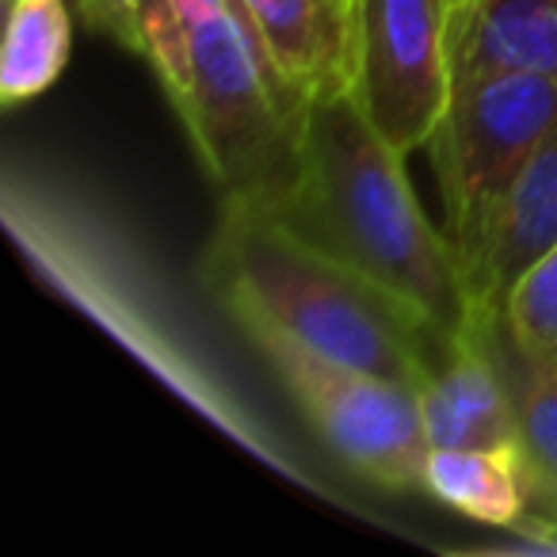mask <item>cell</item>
Masks as SVG:
<instances>
[{
	"mask_svg": "<svg viewBox=\"0 0 557 557\" xmlns=\"http://www.w3.org/2000/svg\"><path fill=\"white\" fill-rule=\"evenodd\" d=\"M557 245V126L546 134L531 161L519 169L500 202L488 214L470 260H466V290L473 313H504L516 278L539 256Z\"/></svg>",
	"mask_w": 557,
	"mask_h": 557,
	"instance_id": "52a82bcc",
	"label": "cell"
},
{
	"mask_svg": "<svg viewBox=\"0 0 557 557\" xmlns=\"http://www.w3.org/2000/svg\"><path fill=\"white\" fill-rule=\"evenodd\" d=\"M271 214L389 290L443 336L455 341L470 329L462 263L447 233L420 210L405 153L374 131L348 85L310 96L298 180Z\"/></svg>",
	"mask_w": 557,
	"mask_h": 557,
	"instance_id": "6da1fadb",
	"label": "cell"
},
{
	"mask_svg": "<svg viewBox=\"0 0 557 557\" xmlns=\"http://www.w3.org/2000/svg\"><path fill=\"white\" fill-rule=\"evenodd\" d=\"M348 92L405 157L428 146L455 92L450 0H348Z\"/></svg>",
	"mask_w": 557,
	"mask_h": 557,
	"instance_id": "8992f818",
	"label": "cell"
},
{
	"mask_svg": "<svg viewBox=\"0 0 557 557\" xmlns=\"http://www.w3.org/2000/svg\"><path fill=\"white\" fill-rule=\"evenodd\" d=\"M417 394L432 447H516V405L508 382L473 329L450 341Z\"/></svg>",
	"mask_w": 557,
	"mask_h": 557,
	"instance_id": "ba28073f",
	"label": "cell"
},
{
	"mask_svg": "<svg viewBox=\"0 0 557 557\" xmlns=\"http://www.w3.org/2000/svg\"><path fill=\"white\" fill-rule=\"evenodd\" d=\"M70 4L88 27L103 32L108 39L123 42V47L134 50V54H141L138 20H134V12H131V4H126V0H70Z\"/></svg>",
	"mask_w": 557,
	"mask_h": 557,
	"instance_id": "9a60e30c",
	"label": "cell"
},
{
	"mask_svg": "<svg viewBox=\"0 0 557 557\" xmlns=\"http://www.w3.org/2000/svg\"><path fill=\"white\" fill-rule=\"evenodd\" d=\"M470 329L488 344L511 405H516V450L523 470L527 531H546L557 546V363H534L511 344L504 313H473Z\"/></svg>",
	"mask_w": 557,
	"mask_h": 557,
	"instance_id": "9c48e42d",
	"label": "cell"
},
{
	"mask_svg": "<svg viewBox=\"0 0 557 557\" xmlns=\"http://www.w3.org/2000/svg\"><path fill=\"white\" fill-rule=\"evenodd\" d=\"M207 283L240 333H278L298 348L420 389L450 336L356 268L252 202L222 207L207 248Z\"/></svg>",
	"mask_w": 557,
	"mask_h": 557,
	"instance_id": "7a4b0ae2",
	"label": "cell"
},
{
	"mask_svg": "<svg viewBox=\"0 0 557 557\" xmlns=\"http://www.w3.org/2000/svg\"><path fill=\"white\" fill-rule=\"evenodd\" d=\"M4 4H12V0H4Z\"/></svg>",
	"mask_w": 557,
	"mask_h": 557,
	"instance_id": "e0dca14e",
	"label": "cell"
},
{
	"mask_svg": "<svg viewBox=\"0 0 557 557\" xmlns=\"http://www.w3.org/2000/svg\"><path fill=\"white\" fill-rule=\"evenodd\" d=\"M424 488L447 508L493 527H516L527 508L516 447H432Z\"/></svg>",
	"mask_w": 557,
	"mask_h": 557,
	"instance_id": "7c38bea8",
	"label": "cell"
},
{
	"mask_svg": "<svg viewBox=\"0 0 557 557\" xmlns=\"http://www.w3.org/2000/svg\"><path fill=\"white\" fill-rule=\"evenodd\" d=\"M240 9L271 65L306 100L348 85V0H240Z\"/></svg>",
	"mask_w": 557,
	"mask_h": 557,
	"instance_id": "8fae6325",
	"label": "cell"
},
{
	"mask_svg": "<svg viewBox=\"0 0 557 557\" xmlns=\"http://www.w3.org/2000/svg\"><path fill=\"white\" fill-rule=\"evenodd\" d=\"M248 341L290 389L321 443L348 470L386 488H424L432 443L417 389L382 374L329 363L278 333L252 329Z\"/></svg>",
	"mask_w": 557,
	"mask_h": 557,
	"instance_id": "5b68a950",
	"label": "cell"
},
{
	"mask_svg": "<svg viewBox=\"0 0 557 557\" xmlns=\"http://www.w3.org/2000/svg\"><path fill=\"white\" fill-rule=\"evenodd\" d=\"M455 88L500 73L557 81V0H450Z\"/></svg>",
	"mask_w": 557,
	"mask_h": 557,
	"instance_id": "30bf717a",
	"label": "cell"
},
{
	"mask_svg": "<svg viewBox=\"0 0 557 557\" xmlns=\"http://www.w3.org/2000/svg\"><path fill=\"white\" fill-rule=\"evenodd\" d=\"M184 27L187 81L172 100L202 164L230 202L275 210L298 180L310 100L283 81L237 12H195Z\"/></svg>",
	"mask_w": 557,
	"mask_h": 557,
	"instance_id": "3957f363",
	"label": "cell"
},
{
	"mask_svg": "<svg viewBox=\"0 0 557 557\" xmlns=\"http://www.w3.org/2000/svg\"><path fill=\"white\" fill-rule=\"evenodd\" d=\"M70 0H12L4 58H0V100L16 108L35 100L62 77L70 62Z\"/></svg>",
	"mask_w": 557,
	"mask_h": 557,
	"instance_id": "4fadbf2b",
	"label": "cell"
},
{
	"mask_svg": "<svg viewBox=\"0 0 557 557\" xmlns=\"http://www.w3.org/2000/svg\"><path fill=\"white\" fill-rule=\"evenodd\" d=\"M180 16H195V12H207V9H230L237 12L240 20H245V9H240V0H176Z\"/></svg>",
	"mask_w": 557,
	"mask_h": 557,
	"instance_id": "2e32d148",
	"label": "cell"
},
{
	"mask_svg": "<svg viewBox=\"0 0 557 557\" xmlns=\"http://www.w3.org/2000/svg\"><path fill=\"white\" fill-rule=\"evenodd\" d=\"M508 336L534 363H557V245L516 278L504 302Z\"/></svg>",
	"mask_w": 557,
	"mask_h": 557,
	"instance_id": "5bb4252c",
	"label": "cell"
},
{
	"mask_svg": "<svg viewBox=\"0 0 557 557\" xmlns=\"http://www.w3.org/2000/svg\"><path fill=\"white\" fill-rule=\"evenodd\" d=\"M557 126V81L500 73L458 85L428 138L443 199V233L466 268L488 214Z\"/></svg>",
	"mask_w": 557,
	"mask_h": 557,
	"instance_id": "277c9868",
	"label": "cell"
}]
</instances>
